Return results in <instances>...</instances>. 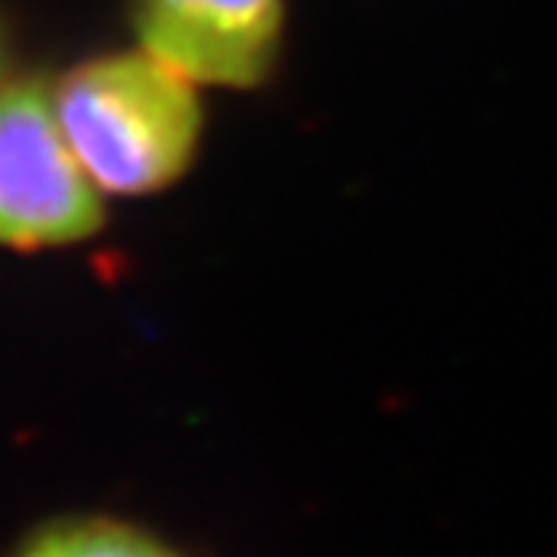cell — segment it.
I'll return each mask as SVG.
<instances>
[{
	"label": "cell",
	"mask_w": 557,
	"mask_h": 557,
	"mask_svg": "<svg viewBox=\"0 0 557 557\" xmlns=\"http://www.w3.org/2000/svg\"><path fill=\"white\" fill-rule=\"evenodd\" d=\"M11 557H188L154 531L108 513L61 517L37 528Z\"/></svg>",
	"instance_id": "277c9868"
},
{
	"label": "cell",
	"mask_w": 557,
	"mask_h": 557,
	"mask_svg": "<svg viewBox=\"0 0 557 557\" xmlns=\"http://www.w3.org/2000/svg\"><path fill=\"white\" fill-rule=\"evenodd\" d=\"M191 77L138 45L98 48L51 74L58 122L104 198L178 188L209 138V108Z\"/></svg>",
	"instance_id": "6da1fadb"
},
{
	"label": "cell",
	"mask_w": 557,
	"mask_h": 557,
	"mask_svg": "<svg viewBox=\"0 0 557 557\" xmlns=\"http://www.w3.org/2000/svg\"><path fill=\"white\" fill-rule=\"evenodd\" d=\"M108 222V198L58 122L51 71L24 67L0 88V249L17 256L82 249Z\"/></svg>",
	"instance_id": "7a4b0ae2"
},
{
	"label": "cell",
	"mask_w": 557,
	"mask_h": 557,
	"mask_svg": "<svg viewBox=\"0 0 557 557\" xmlns=\"http://www.w3.org/2000/svg\"><path fill=\"white\" fill-rule=\"evenodd\" d=\"M21 27L11 8L0 0V88L21 74Z\"/></svg>",
	"instance_id": "5b68a950"
},
{
	"label": "cell",
	"mask_w": 557,
	"mask_h": 557,
	"mask_svg": "<svg viewBox=\"0 0 557 557\" xmlns=\"http://www.w3.org/2000/svg\"><path fill=\"white\" fill-rule=\"evenodd\" d=\"M122 21L198 88L259 95L286 71L293 0H122Z\"/></svg>",
	"instance_id": "3957f363"
}]
</instances>
